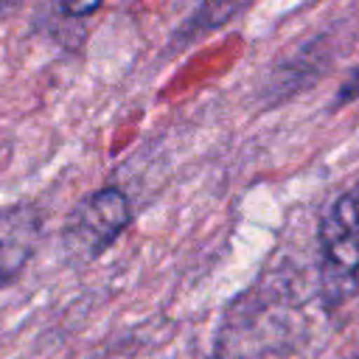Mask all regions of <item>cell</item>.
I'll return each mask as SVG.
<instances>
[{"label":"cell","instance_id":"obj_1","mask_svg":"<svg viewBox=\"0 0 359 359\" xmlns=\"http://www.w3.org/2000/svg\"><path fill=\"white\" fill-rule=\"evenodd\" d=\"M323 294L339 306L359 292V185L342 194L323 219Z\"/></svg>","mask_w":359,"mask_h":359},{"label":"cell","instance_id":"obj_2","mask_svg":"<svg viewBox=\"0 0 359 359\" xmlns=\"http://www.w3.org/2000/svg\"><path fill=\"white\" fill-rule=\"evenodd\" d=\"M129 219V202L118 188L95 191L73 210L65 227V244L81 258H95L123 233Z\"/></svg>","mask_w":359,"mask_h":359},{"label":"cell","instance_id":"obj_3","mask_svg":"<svg viewBox=\"0 0 359 359\" xmlns=\"http://www.w3.org/2000/svg\"><path fill=\"white\" fill-rule=\"evenodd\" d=\"M39 238V213L34 205L0 210V289L25 266Z\"/></svg>","mask_w":359,"mask_h":359},{"label":"cell","instance_id":"obj_4","mask_svg":"<svg viewBox=\"0 0 359 359\" xmlns=\"http://www.w3.org/2000/svg\"><path fill=\"white\" fill-rule=\"evenodd\" d=\"M62 8L67 14H76V17H84V14H93L104 0H59Z\"/></svg>","mask_w":359,"mask_h":359}]
</instances>
